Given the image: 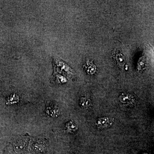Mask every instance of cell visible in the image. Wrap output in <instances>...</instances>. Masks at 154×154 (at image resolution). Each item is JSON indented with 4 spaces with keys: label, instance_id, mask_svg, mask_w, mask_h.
Wrapping results in <instances>:
<instances>
[{
    "label": "cell",
    "instance_id": "4",
    "mask_svg": "<svg viewBox=\"0 0 154 154\" xmlns=\"http://www.w3.org/2000/svg\"><path fill=\"white\" fill-rule=\"evenodd\" d=\"M124 57V56L121 54H118L117 55L116 60L118 62V63L122 66L124 65V63L125 62V59Z\"/></svg>",
    "mask_w": 154,
    "mask_h": 154
},
{
    "label": "cell",
    "instance_id": "3",
    "mask_svg": "<svg viewBox=\"0 0 154 154\" xmlns=\"http://www.w3.org/2000/svg\"><path fill=\"white\" fill-rule=\"evenodd\" d=\"M66 127L67 129L70 131H75L78 129L77 125L72 122H68L66 124Z\"/></svg>",
    "mask_w": 154,
    "mask_h": 154
},
{
    "label": "cell",
    "instance_id": "2",
    "mask_svg": "<svg viewBox=\"0 0 154 154\" xmlns=\"http://www.w3.org/2000/svg\"><path fill=\"white\" fill-rule=\"evenodd\" d=\"M91 102L90 99L85 97H82L80 99V104L83 107H88L91 105Z\"/></svg>",
    "mask_w": 154,
    "mask_h": 154
},
{
    "label": "cell",
    "instance_id": "1",
    "mask_svg": "<svg viewBox=\"0 0 154 154\" xmlns=\"http://www.w3.org/2000/svg\"><path fill=\"white\" fill-rule=\"evenodd\" d=\"M113 124V121L110 118L107 117H102L99 118L96 122L97 127L101 129L106 128L111 126Z\"/></svg>",
    "mask_w": 154,
    "mask_h": 154
}]
</instances>
